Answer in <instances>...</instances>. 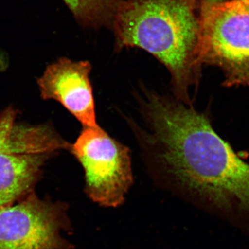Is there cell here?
<instances>
[{
	"label": "cell",
	"mask_w": 249,
	"mask_h": 249,
	"mask_svg": "<svg viewBox=\"0 0 249 249\" xmlns=\"http://www.w3.org/2000/svg\"><path fill=\"white\" fill-rule=\"evenodd\" d=\"M70 150L84 170L89 199L105 207L122 204L133 183L128 147L96 125L83 127Z\"/></svg>",
	"instance_id": "obj_4"
},
{
	"label": "cell",
	"mask_w": 249,
	"mask_h": 249,
	"mask_svg": "<svg viewBox=\"0 0 249 249\" xmlns=\"http://www.w3.org/2000/svg\"><path fill=\"white\" fill-rule=\"evenodd\" d=\"M8 61L6 56L2 52L0 51V71H4L7 67Z\"/></svg>",
	"instance_id": "obj_10"
},
{
	"label": "cell",
	"mask_w": 249,
	"mask_h": 249,
	"mask_svg": "<svg viewBox=\"0 0 249 249\" xmlns=\"http://www.w3.org/2000/svg\"><path fill=\"white\" fill-rule=\"evenodd\" d=\"M204 2L212 3V4H217V3L224 2V1H230V0H200Z\"/></svg>",
	"instance_id": "obj_11"
},
{
	"label": "cell",
	"mask_w": 249,
	"mask_h": 249,
	"mask_svg": "<svg viewBox=\"0 0 249 249\" xmlns=\"http://www.w3.org/2000/svg\"><path fill=\"white\" fill-rule=\"evenodd\" d=\"M17 112L8 108L0 114V154H52L70 150L65 142L52 127L28 126L16 122Z\"/></svg>",
	"instance_id": "obj_7"
},
{
	"label": "cell",
	"mask_w": 249,
	"mask_h": 249,
	"mask_svg": "<svg viewBox=\"0 0 249 249\" xmlns=\"http://www.w3.org/2000/svg\"><path fill=\"white\" fill-rule=\"evenodd\" d=\"M67 205L34 193L0 209V249H72L62 235L69 227Z\"/></svg>",
	"instance_id": "obj_5"
},
{
	"label": "cell",
	"mask_w": 249,
	"mask_h": 249,
	"mask_svg": "<svg viewBox=\"0 0 249 249\" xmlns=\"http://www.w3.org/2000/svg\"><path fill=\"white\" fill-rule=\"evenodd\" d=\"M199 57L222 71L227 86L249 88V0L200 1Z\"/></svg>",
	"instance_id": "obj_3"
},
{
	"label": "cell",
	"mask_w": 249,
	"mask_h": 249,
	"mask_svg": "<svg viewBox=\"0 0 249 249\" xmlns=\"http://www.w3.org/2000/svg\"><path fill=\"white\" fill-rule=\"evenodd\" d=\"M51 154H0V209L27 196Z\"/></svg>",
	"instance_id": "obj_8"
},
{
	"label": "cell",
	"mask_w": 249,
	"mask_h": 249,
	"mask_svg": "<svg viewBox=\"0 0 249 249\" xmlns=\"http://www.w3.org/2000/svg\"><path fill=\"white\" fill-rule=\"evenodd\" d=\"M117 51H146L169 71L173 96L193 106L201 77L200 0H123L112 30Z\"/></svg>",
	"instance_id": "obj_2"
},
{
	"label": "cell",
	"mask_w": 249,
	"mask_h": 249,
	"mask_svg": "<svg viewBox=\"0 0 249 249\" xmlns=\"http://www.w3.org/2000/svg\"><path fill=\"white\" fill-rule=\"evenodd\" d=\"M91 71L89 62L63 58L49 65L37 80L42 98L58 101L83 127L98 125Z\"/></svg>",
	"instance_id": "obj_6"
},
{
	"label": "cell",
	"mask_w": 249,
	"mask_h": 249,
	"mask_svg": "<svg viewBox=\"0 0 249 249\" xmlns=\"http://www.w3.org/2000/svg\"><path fill=\"white\" fill-rule=\"evenodd\" d=\"M137 101L139 121L129 124L149 169L249 233V163L193 106L147 88Z\"/></svg>",
	"instance_id": "obj_1"
},
{
	"label": "cell",
	"mask_w": 249,
	"mask_h": 249,
	"mask_svg": "<svg viewBox=\"0 0 249 249\" xmlns=\"http://www.w3.org/2000/svg\"><path fill=\"white\" fill-rule=\"evenodd\" d=\"M82 27L112 30L123 0H63Z\"/></svg>",
	"instance_id": "obj_9"
}]
</instances>
